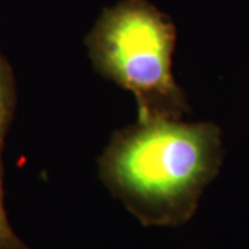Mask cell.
Segmentation results:
<instances>
[{
    "instance_id": "cell-2",
    "label": "cell",
    "mask_w": 249,
    "mask_h": 249,
    "mask_svg": "<svg viewBox=\"0 0 249 249\" xmlns=\"http://www.w3.org/2000/svg\"><path fill=\"white\" fill-rule=\"evenodd\" d=\"M176 31L145 0H126L104 11L88 37L97 71L132 91L139 118L181 119L187 101L172 72Z\"/></svg>"
},
{
    "instance_id": "cell-1",
    "label": "cell",
    "mask_w": 249,
    "mask_h": 249,
    "mask_svg": "<svg viewBox=\"0 0 249 249\" xmlns=\"http://www.w3.org/2000/svg\"><path fill=\"white\" fill-rule=\"evenodd\" d=\"M220 162L216 124L139 118L111 140L100 160V175L142 222L170 226L194 213Z\"/></svg>"
},
{
    "instance_id": "cell-3",
    "label": "cell",
    "mask_w": 249,
    "mask_h": 249,
    "mask_svg": "<svg viewBox=\"0 0 249 249\" xmlns=\"http://www.w3.org/2000/svg\"><path fill=\"white\" fill-rule=\"evenodd\" d=\"M10 114V85L7 72L4 71L3 64L0 62V155L1 144L4 139V132L7 127ZM0 249H24L16 234L13 231L7 213L4 211L3 202V187H1V157H0Z\"/></svg>"
}]
</instances>
